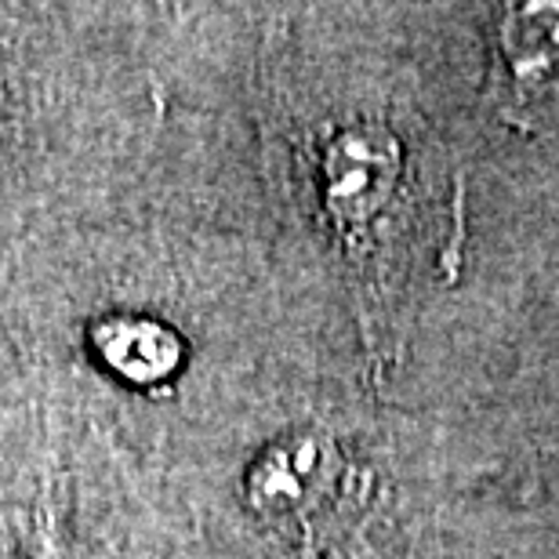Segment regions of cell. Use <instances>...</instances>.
Here are the masks:
<instances>
[{"label": "cell", "instance_id": "obj_3", "mask_svg": "<svg viewBox=\"0 0 559 559\" xmlns=\"http://www.w3.org/2000/svg\"><path fill=\"white\" fill-rule=\"evenodd\" d=\"M33 559H59V556H55V552H37Z\"/></svg>", "mask_w": 559, "mask_h": 559}, {"label": "cell", "instance_id": "obj_1", "mask_svg": "<svg viewBox=\"0 0 559 559\" xmlns=\"http://www.w3.org/2000/svg\"><path fill=\"white\" fill-rule=\"evenodd\" d=\"M400 142L382 128H349L323 150L320 186L342 222H371L400 182Z\"/></svg>", "mask_w": 559, "mask_h": 559}, {"label": "cell", "instance_id": "obj_2", "mask_svg": "<svg viewBox=\"0 0 559 559\" xmlns=\"http://www.w3.org/2000/svg\"><path fill=\"white\" fill-rule=\"evenodd\" d=\"M95 353L109 371L135 385L167 382L182 364V342L160 320L150 317H106L95 328Z\"/></svg>", "mask_w": 559, "mask_h": 559}]
</instances>
